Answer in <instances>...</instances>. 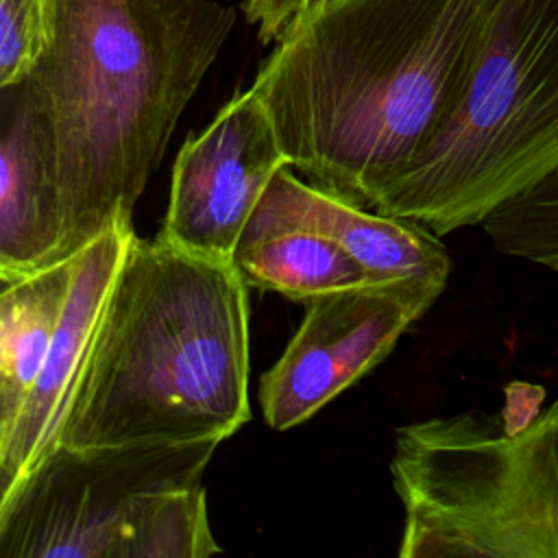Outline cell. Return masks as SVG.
<instances>
[{
	"mask_svg": "<svg viewBox=\"0 0 558 558\" xmlns=\"http://www.w3.org/2000/svg\"><path fill=\"white\" fill-rule=\"evenodd\" d=\"M0 281L63 259L57 144L28 78L0 87Z\"/></svg>",
	"mask_w": 558,
	"mask_h": 558,
	"instance_id": "cell-10",
	"label": "cell"
},
{
	"mask_svg": "<svg viewBox=\"0 0 558 558\" xmlns=\"http://www.w3.org/2000/svg\"><path fill=\"white\" fill-rule=\"evenodd\" d=\"M401 558H558V399L514 434L480 414L397 432Z\"/></svg>",
	"mask_w": 558,
	"mask_h": 558,
	"instance_id": "cell-6",
	"label": "cell"
},
{
	"mask_svg": "<svg viewBox=\"0 0 558 558\" xmlns=\"http://www.w3.org/2000/svg\"><path fill=\"white\" fill-rule=\"evenodd\" d=\"M231 262L246 286L279 292L299 303L373 283L338 242L303 225L268 192L248 218Z\"/></svg>",
	"mask_w": 558,
	"mask_h": 558,
	"instance_id": "cell-12",
	"label": "cell"
},
{
	"mask_svg": "<svg viewBox=\"0 0 558 558\" xmlns=\"http://www.w3.org/2000/svg\"><path fill=\"white\" fill-rule=\"evenodd\" d=\"M133 235V220L122 216L76 253L70 294L48 355L22 410L0 432V499L57 445L105 301Z\"/></svg>",
	"mask_w": 558,
	"mask_h": 558,
	"instance_id": "cell-9",
	"label": "cell"
},
{
	"mask_svg": "<svg viewBox=\"0 0 558 558\" xmlns=\"http://www.w3.org/2000/svg\"><path fill=\"white\" fill-rule=\"evenodd\" d=\"M235 20L218 0H50L26 78L57 144L63 257L133 216Z\"/></svg>",
	"mask_w": 558,
	"mask_h": 558,
	"instance_id": "cell-2",
	"label": "cell"
},
{
	"mask_svg": "<svg viewBox=\"0 0 558 558\" xmlns=\"http://www.w3.org/2000/svg\"><path fill=\"white\" fill-rule=\"evenodd\" d=\"M418 279L373 281L305 303L281 357L262 375L259 403L272 429H290L371 373L442 294Z\"/></svg>",
	"mask_w": 558,
	"mask_h": 558,
	"instance_id": "cell-7",
	"label": "cell"
},
{
	"mask_svg": "<svg viewBox=\"0 0 558 558\" xmlns=\"http://www.w3.org/2000/svg\"><path fill=\"white\" fill-rule=\"evenodd\" d=\"M283 166L266 192L294 218L338 242L373 281L418 279L447 286L451 262L440 235L418 220L366 211L344 196L310 185Z\"/></svg>",
	"mask_w": 558,
	"mask_h": 558,
	"instance_id": "cell-11",
	"label": "cell"
},
{
	"mask_svg": "<svg viewBox=\"0 0 558 558\" xmlns=\"http://www.w3.org/2000/svg\"><path fill=\"white\" fill-rule=\"evenodd\" d=\"M329 0H242V13L257 28L262 44H270L301 13Z\"/></svg>",
	"mask_w": 558,
	"mask_h": 558,
	"instance_id": "cell-16",
	"label": "cell"
},
{
	"mask_svg": "<svg viewBox=\"0 0 558 558\" xmlns=\"http://www.w3.org/2000/svg\"><path fill=\"white\" fill-rule=\"evenodd\" d=\"M76 253L0 281V432L22 410L48 355L70 294Z\"/></svg>",
	"mask_w": 558,
	"mask_h": 558,
	"instance_id": "cell-13",
	"label": "cell"
},
{
	"mask_svg": "<svg viewBox=\"0 0 558 558\" xmlns=\"http://www.w3.org/2000/svg\"><path fill=\"white\" fill-rule=\"evenodd\" d=\"M246 288L229 259L133 235L57 445L233 436L251 418Z\"/></svg>",
	"mask_w": 558,
	"mask_h": 558,
	"instance_id": "cell-3",
	"label": "cell"
},
{
	"mask_svg": "<svg viewBox=\"0 0 558 558\" xmlns=\"http://www.w3.org/2000/svg\"><path fill=\"white\" fill-rule=\"evenodd\" d=\"M50 0H0V87L24 81L48 41Z\"/></svg>",
	"mask_w": 558,
	"mask_h": 558,
	"instance_id": "cell-15",
	"label": "cell"
},
{
	"mask_svg": "<svg viewBox=\"0 0 558 558\" xmlns=\"http://www.w3.org/2000/svg\"><path fill=\"white\" fill-rule=\"evenodd\" d=\"M290 166L253 87L233 96L179 150L161 235L194 253L233 257L272 177Z\"/></svg>",
	"mask_w": 558,
	"mask_h": 558,
	"instance_id": "cell-8",
	"label": "cell"
},
{
	"mask_svg": "<svg viewBox=\"0 0 558 558\" xmlns=\"http://www.w3.org/2000/svg\"><path fill=\"white\" fill-rule=\"evenodd\" d=\"M499 0H329L275 39L253 89L288 163L371 207L456 109Z\"/></svg>",
	"mask_w": 558,
	"mask_h": 558,
	"instance_id": "cell-1",
	"label": "cell"
},
{
	"mask_svg": "<svg viewBox=\"0 0 558 558\" xmlns=\"http://www.w3.org/2000/svg\"><path fill=\"white\" fill-rule=\"evenodd\" d=\"M556 172L558 0H499L456 109L371 207L447 235Z\"/></svg>",
	"mask_w": 558,
	"mask_h": 558,
	"instance_id": "cell-4",
	"label": "cell"
},
{
	"mask_svg": "<svg viewBox=\"0 0 558 558\" xmlns=\"http://www.w3.org/2000/svg\"><path fill=\"white\" fill-rule=\"evenodd\" d=\"M543 388L525 381H512L506 388V408H504V432L514 434L530 425L541 412L538 403L543 401Z\"/></svg>",
	"mask_w": 558,
	"mask_h": 558,
	"instance_id": "cell-17",
	"label": "cell"
},
{
	"mask_svg": "<svg viewBox=\"0 0 558 558\" xmlns=\"http://www.w3.org/2000/svg\"><path fill=\"white\" fill-rule=\"evenodd\" d=\"M480 227L499 253L558 272V172L497 207Z\"/></svg>",
	"mask_w": 558,
	"mask_h": 558,
	"instance_id": "cell-14",
	"label": "cell"
},
{
	"mask_svg": "<svg viewBox=\"0 0 558 558\" xmlns=\"http://www.w3.org/2000/svg\"><path fill=\"white\" fill-rule=\"evenodd\" d=\"M220 440L52 447L0 499V558L220 554L203 473Z\"/></svg>",
	"mask_w": 558,
	"mask_h": 558,
	"instance_id": "cell-5",
	"label": "cell"
}]
</instances>
